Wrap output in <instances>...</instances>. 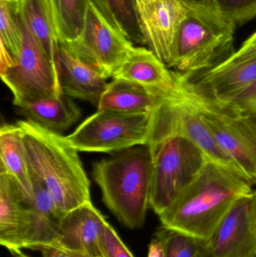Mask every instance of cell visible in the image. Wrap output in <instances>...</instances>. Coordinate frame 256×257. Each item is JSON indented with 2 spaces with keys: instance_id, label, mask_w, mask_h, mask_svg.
Returning <instances> with one entry per match:
<instances>
[{
  "instance_id": "obj_10",
  "label": "cell",
  "mask_w": 256,
  "mask_h": 257,
  "mask_svg": "<svg viewBox=\"0 0 256 257\" xmlns=\"http://www.w3.org/2000/svg\"><path fill=\"white\" fill-rule=\"evenodd\" d=\"M23 45L12 67L0 73L13 93V104L24 101L59 98L63 93L57 69L29 31L21 18Z\"/></svg>"
},
{
  "instance_id": "obj_15",
  "label": "cell",
  "mask_w": 256,
  "mask_h": 257,
  "mask_svg": "<svg viewBox=\"0 0 256 257\" xmlns=\"http://www.w3.org/2000/svg\"><path fill=\"white\" fill-rule=\"evenodd\" d=\"M55 66L63 94L98 106L108 84L100 73L71 54L59 42Z\"/></svg>"
},
{
  "instance_id": "obj_27",
  "label": "cell",
  "mask_w": 256,
  "mask_h": 257,
  "mask_svg": "<svg viewBox=\"0 0 256 257\" xmlns=\"http://www.w3.org/2000/svg\"><path fill=\"white\" fill-rule=\"evenodd\" d=\"M100 247L104 257H135L108 222L101 235Z\"/></svg>"
},
{
  "instance_id": "obj_7",
  "label": "cell",
  "mask_w": 256,
  "mask_h": 257,
  "mask_svg": "<svg viewBox=\"0 0 256 257\" xmlns=\"http://www.w3.org/2000/svg\"><path fill=\"white\" fill-rule=\"evenodd\" d=\"M175 136H183L192 141L204 152L209 161L249 181L241 169L218 145L201 120L199 113L174 84L172 90L162 96L152 112L147 145Z\"/></svg>"
},
{
  "instance_id": "obj_3",
  "label": "cell",
  "mask_w": 256,
  "mask_h": 257,
  "mask_svg": "<svg viewBox=\"0 0 256 257\" xmlns=\"http://www.w3.org/2000/svg\"><path fill=\"white\" fill-rule=\"evenodd\" d=\"M93 178L104 203L120 223L130 229L144 226L150 208L152 178V155L147 145L95 163Z\"/></svg>"
},
{
  "instance_id": "obj_32",
  "label": "cell",
  "mask_w": 256,
  "mask_h": 257,
  "mask_svg": "<svg viewBox=\"0 0 256 257\" xmlns=\"http://www.w3.org/2000/svg\"><path fill=\"white\" fill-rule=\"evenodd\" d=\"M37 250L42 253L41 257H71L65 250L54 244L42 246Z\"/></svg>"
},
{
  "instance_id": "obj_11",
  "label": "cell",
  "mask_w": 256,
  "mask_h": 257,
  "mask_svg": "<svg viewBox=\"0 0 256 257\" xmlns=\"http://www.w3.org/2000/svg\"><path fill=\"white\" fill-rule=\"evenodd\" d=\"M207 244L210 257H256V190L233 204Z\"/></svg>"
},
{
  "instance_id": "obj_2",
  "label": "cell",
  "mask_w": 256,
  "mask_h": 257,
  "mask_svg": "<svg viewBox=\"0 0 256 257\" xmlns=\"http://www.w3.org/2000/svg\"><path fill=\"white\" fill-rule=\"evenodd\" d=\"M29 166L51 192L63 215L91 202L90 182L78 151L66 136L30 120H18Z\"/></svg>"
},
{
  "instance_id": "obj_30",
  "label": "cell",
  "mask_w": 256,
  "mask_h": 257,
  "mask_svg": "<svg viewBox=\"0 0 256 257\" xmlns=\"http://www.w3.org/2000/svg\"><path fill=\"white\" fill-rule=\"evenodd\" d=\"M0 43V73H3L15 65V59L1 40Z\"/></svg>"
},
{
  "instance_id": "obj_1",
  "label": "cell",
  "mask_w": 256,
  "mask_h": 257,
  "mask_svg": "<svg viewBox=\"0 0 256 257\" xmlns=\"http://www.w3.org/2000/svg\"><path fill=\"white\" fill-rule=\"evenodd\" d=\"M252 191L247 180L208 161L159 220L165 227L208 240L233 204Z\"/></svg>"
},
{
  "instance_id": "obj_26",
  "label": "cell",
  "mask_w": 256,
  "mask_h": 257,
  "mask_svg": "<svg viewBox=\"0 0 256 257\" xmlns=\"http://www.w3.org/2000/svg\"><path fill=\"white\" fill-rule=\"evenodd\" d=\"M232 24L243 25L256 18V0H194Z\"/></svg>"
},
{
  "instance_id": "obj_5",
  "label": "cell",
  "mask_w": 256,
  "mask_h": 257,
  "mask_svg": "<svg viewBox=\"0 0 256 257\" xmlns=\"http://www.w3.org/2000/svg\"><path fill=\"white\" fill-rule=\"evenodd\" d=\"M186 6L169 67L193 75L216 67L235 52L236 27L198 2L191 0Z\"/></svg>"
},
{
  "instance_id": "obj_6",
  "label": "cell",
  "mask_w": 256,
  "mask_h": 257,
  "mask_svg": "<svg viewBox=\"0 0 256 257\" xmlns=\"http://www.w3.org/2000/svg\"><path fill=\"white\" fill-rule=\"evenodd\" d=\"M147 145L152 155L150 208L159 216L209 160L196 145L183 136H170Z\"/></svg>"
},
{
  "instance_id": "obj_20",
  "label": "cell",
  "mask_w": 256,
  "mask_h": 257,
  "mask_svg": "<svg viewBox=\"0 0 256 257\" xmlns=\"http://www.w3.org/2000/svg\"><path fill=\"white\" fill-rule=\"evenodd\" d=\"M1 171L12 175L22 187L27 199L33 194L31 175L23 141L18 124L5 123L0 128Z\"/></svg>"
},
{
  "instance_id": "obj_23",
  "label": "cell",
  "mask_w": 256,
  "mask_h": 257,
  "mask_svg": "<svg viewBox=\"0 0 256 257\" xmlns=\"http://www.w3.org/2000/svg\"><path fill=\"white\" fill-rule=\"evenodd\" d=\"M154 235L162 240L166 257H210L207 240L163 226Z\"/></svg>"
},
{
  "instance_id": "obj_9",
  "label": "cell",
  "mask_w": 256,
  "mask_h": 257,
  "mask_svg": "<svg viewBox=\"0 0 256 257\" xmlns=\"http://www.w3.org/2000/svg\"><path fill=\"white\" fill-rule=\"evenodd\" d=\"M61 44L75 57L89 65L105 79L113 78L135 48L88 0L84 28L76 40Z\"/></svg>"
},
{
  "instance_id": "obj_17",
  "label": "cell",
  "mask_w": 256,
  "mask_h": 257,
  "mask_svg": "<svg viewBox=\"0 0 256 257\" xmlns=\"http://www.w3.org/2000/svg\"><path fill=\"white\" fill-rule=\"evenodd\" d=\"M113 78H123L165 96L174 87L172 71L148 48L135 47Z\"/></svg>"
},
{
  "instance_id": "obj_34",
  "label": "cell",
  "mask_w": 256,
  "mask_h": 257,
  "mask_svg": "<svg viewBox=\"0 0 256 257\" xmlns=\"http://www.w3.org/2000/svg\"><path fill=\"white\" fill-rule=\"evenodd\" d=\"M65 250V251H66V253H67L68 254H69V256H70L71 257H89V256H84V255L79 254V253H73V252L69 251V250Z\"/></svg>"
},
{
  "instance_id": "obj_25",
  "label": "cell",
  "mask_w": 256,
  "mask_h": 257,
  "mask_svg": "<svg viewBox=\"0 0 256 257\" xmlns=\"http://www.w3.org/2000/svg\"><path fill=\"white\" fill-rule=\"evenodd\" d=\"M114 27L132 43L145 45L135 0H106Z\"/></svg>"
},
{
  "instance_id": "obj_19",
  "label": "cell",
  "mask_w": 256,
  "mask_h": 257,
  "mask_svg": "<svg viewBox=\"0 0 256 257\" xmlns=\"http://www.w3.org/2000/svg\"><path fill=\"white\" fill-rule=\"evenodd\" d=\"M161 98L136 83L114 78L102 93L97 108L123 113H151Z\"/></svg>"
},
{
  "instance_id": "obj_31",
  "label": "cell",
  "mask_w": 256,
  "mask_h": 257,
  "mask_svg": "<svg viewBox=\"0 0 256 257\" xmlns=\"http://www.w3.org/2000/svg\"><path fill=\"white\" fill-rule=\"evenodd\" d=\"M147 257H166L162 240L154 235L148 247Z\"/></svg>"
},
{
  "instance_id": "obj_8",
  "label": "cell",
  "mask_w": 256,
  "mask_h": 257,
  "mask_svg": "<svg viewBox=\"0 0 256 257\" xmlns=\"http://www.w3.org/2000/svg\"><path fill=\"white\" fill-rule=\"evenodd\" d=\"M151 115L98 110L66 139L78 151L120 152L147 145Z\"/></svg>"
},
{
  "instance_id": "obj_24",
  "label": "cell",
  "mask_w": 256,
  "mask_h": 257,
  "mask_svg": "<svg viewBox=\"0 0 256 257\" xmlns=\"http://www.w3.org/2000/svg\"><path fill=\"white\" fill-rule=\"evenodd\" d=\"M21 0H0V40L14 57L23 45Z\"/></svg>"
},
{
  "instance_id": "obj_29",
  "label": "cell",
  "mask_w": 256,
  "mask_h": 257,
  "mask_svg": "<svg viewBox=\"0 0 256 257\" xmlns=\"http://www.w3.org/2000/svg\"><path fill=\"white\" fill-rule=\"evenodd\" d=\"M256 56V32L252 35L231 57H228L220 64H229L235 62L241 61Z\"/></svg>"
},
{
  "instance_id": "obj_18",
  "label": "cell",
  "mask_w": 256,
  "mask_h": 257,
  "mask_svg": "<svg viewBox=\"0 0 256 257\" xmlns=\"http://www.w3.org/2000/svg\"><path fill=\"white\" fill-rule=\"evenodd\" d=\"M18 114L43 127L61 133L73 126L81 111L69 96L24 101L15 105Z\"/></svg>"
},
{
  "instance_id": "obj_36",
  "label": "cell",
  "mask_w": 256,
  "mask_h": 257,
  "mask_svg": "<svg viewBox=\"0 0 256 257\" xmlns=\"http://www.w3.org/2000/svg\"><path fill=\"white\" fill-rule=\"evenodd\" d=\"M177 1L180 2V3H183V4H186V3H189L191 0H177Z\"/></svg>"
},
{
  "instance_id": "obj_14",
  "label": "cell",
  "mask_w": 256,
  "mask_h": 257,
  "mask_svg": "<svg viewBox=\"0 0 256 257\" xmlns=\"http://www.w3.org/2000/svg\"><path fill=\"white\" fill-rule=\"evenodd\" d=\"M107 220L91 202L66 213L54 245L89 257H103L100 238Z\"/></svg>"
},
{
  "instance_id": "obj_16",
  "label": "cell",
  "mask_w": 256,
  "mask_h": 257,
  "mask_svg": "<svg viewBox=\"0 0 256 257\" xmlns=\"http://www.w3.org/2000/svg\"><path fill=\"white\" fill-rule=\"evenodd\" d=\"M187 75L215 99L232 102L256 81V56L229 64L218 65L196 77Z\"/></svg>"
},
{
  "instance_id": "obj_13",
  "label": "cell",
  "mask_w": 256,
  "mask_h": 257,
  "mask_svg": "<svg viewBox=\"0 0 256 257\" xmlns=\"http://www.w3.org/2000/svg\"><path fill=\"white\" fill-rule=\"evenodd\" d=\"M30 228L29 202L22 187L8 172L0 173V244L16 255L25 249Z\"/></svg>"
},
{
  "instance_id": "obj_12",
  "label": "cell",
  "mask_w": 256,
  "mask_h": 257,
  "mask_svg": "<svg viewBox=\"0 0 256 257\" xmlns=\"http://www.w3.org/2000/svg\"><path fill=\"white\" fill-rule=\"evenodd\" d=\"M144 43L169 67L177 32L188 12L177 0H135Z\"/></svg>"
},
{
  "instance_id": "obj_35",
  "label": "cell",
  "mask_w": 256,
  "mask_h": 257,
  "mask_svg": "<svg viewBox=\"0 0 256 257\" xmlns=\"http://www.w3.org/2000/svg\"><path fill=\"white\" fill-rule=\"evenodd\" d=\"M15 256H16V257H31L27 256V255L24 254V253H21H21H18V254L15 255Z\"/></svg>"
},
{
  "instance_id": "obj_21",
  "label": "cell",
  "mask_w": 256,
  "mask_h": 257,
  "mask_svg": "<svg viewBox=\"0 0 256 257\" xmlns=\"http://www.w3.org/2000/svg\"><path fill=\"white\" fill-rule=\"evenodd\" d=\"M21 15L26 27L56 68L59 39L49 0H21Z\"/></svg>"
},
{
  "instance_id": "obj_33",
  "label": "cell",
  "mask_w": 256,
  "mask_h": 257,
  "mask_svg": "<svg viewBox=\"0 0 256 257\" xmlns=\"http://www.w3.org/2000/svg\"><path fill=\"white\" fill-rule=\"evenodd\" d=\"M93 3L96 5L99 11L102 12V15H103L105 17V18L114 26L112 19H111V15H110L109 9H108L106 0H93Z\"/></svg>"
},
{
  "instance_id": "obj_28",
  "label": "cell",
  "mask_w": 256,
  "mask_h": 257,
  "mask_svg": "<svg viewBox=\"0 0 256 257\" xmlns=\"http://www.w3.org/2000/svg\"><path fill=\"white\" fill-rule=\"evenodd\" d=\"M232 102L256 121V81Z\"/></svg>"
},
{
  "instance_id": "obj_4",
  "label": "cell",
  "mask_w": 256,
  "mask_h": 257,
  "mask_svg": "<svg viewBox=\"0 0 256 257\" xmlns=\"http://www.w3.org/2000/svg\"><path fill=\"white\" fill-rule=\"evenodd\" d=\"M174 87L193 105L216 143L256 185V121L234 102L218 100L186 74L172 71Z\"/></svg>"
},
{
  "instance_id": "obj_22",
  "label": "cell",
  "mask_w": 256,
  "mask_h": 257,
  "mask_svg": "<svg viewBox=\"0 0 256 257\" xmlns=\"http://www.w3.org/2000/svg\"><path fill=\"white\" fill-rule=\"evenodd\" d=\"M59 42L76 40L84 28L88 0H49Z\"/></svg>"
}]
</instances>
